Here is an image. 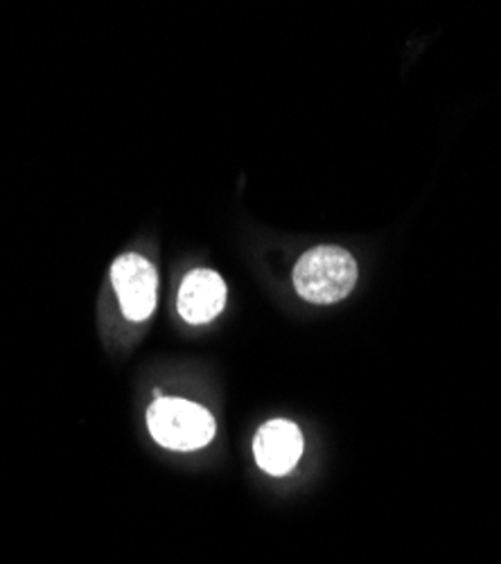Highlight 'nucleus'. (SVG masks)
<instances>
[{
	"mask_svg": "<svg viewBox=\"0 0 501 564\" xmlns=\"http://www.w3.org/2000/svg\"><path fill=\"white\" fill-rule=\"evenodd\" d=\"M111 282L122 314L129 321H145L156 307V269L135 253L120 256L111 267Z\"/></svg>",
	"mask_w": 501,
	"mask_h": 564,
	"instance_id": "obj_3",
	"label": "nucleus"
},
{
	"mask_svg": "<svg viewBox=\"0 0 501 564\" xmlns=\"http://www.w3.org/2000/svg\"><path fill=\"white\" fill-rule=\"evenodd\" d=\"M148 427L161 447L174 452H197L217 434L213 413L181 398H159L148 411Z\"/></svg>",
	"mask_w": 501,
	"mask_h": 564,
	"instance_id": "obj_2",
	"label": "nucleus"
},
{
	"mask_svg": "<svg viewBox=\"0 0 501 564\" xmlns=\"http://www.w3.org/2000/svg\"><path fill=\"white\" fill-rule=\"evenodd\" d=\"M303 434L290 420L264 422L253 441V456L260 469L271 477H285L303 456Z\"/></svg>",
	"mask_w": 501,
	"mask_h": 564,
	"instance_id": "obj_4",
	"label": "nucleus"
},
{
	"mask_svg": "<svg viewBox=\"0 0 501 564\" xmlns=\"http://www.w3.org/2000/svg\"><path fill=\"white\" fill-rule=\"evenodd\" d=\"M357 282V262L341 247H316L294 267V288L307 303L344 301Z\"/></svg>",
	"mask_w": 501,
	"mask_h": 564,
	"instance_id": "obj_1",
	"label": "nucleus"
},
{
	"mask_svg": "<svg viewBox=\"0 0 501 564\" xmlns=\"http://www.w3.org/2000/svg\"><path fill=\"white\" fill-rule=\"evenodd\" d=\"M226 305V285L219 273L210 269H197L186 275L178 290L176 307L184 321L193 325L210 323Z\"/></svg>",
	"mask_w": 501,
	"mask_h": 564,
	"instance_id": "obj_5",
	"label": "nucleus"
}]
</instances>
